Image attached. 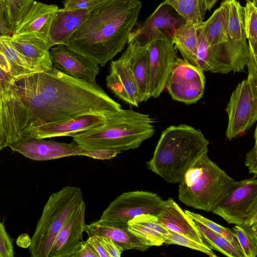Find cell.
I'll use <instances>...</instances> for the list:
<instances>
[{
    "mask_svg": "<svg viewBox=\"0 0 257 257\" xmlns=\"http://www.w3.org/2000/svg\"><path fill=\"white\" fill-rule=\"evenodd\" d=\"M35 0H0V36H12Z\"/></svg>",
    "mask_w": 257,
    "mask_h": 257,
    "instance_id": "obj_25",
    "label": "cell"
},
{
    "mask_svg": "<svg viewBox=\"0 0 257 257\" xmlns=\"http://www.w3.org/2000/svg\"><path fill=\"white\" fill-rule=\"evenodd\" d=\"M205 85V77L200 68L184 58L176 59L166 86L173 100L186 104L195 103L202 97Z\"/></svg>",
    "mask_w": 257,
    "mask_h": 257,
    "instance_id": "obj_10",
    "label": "cell"
},
{
    "mask_svg": "<svg viewBox=\"0 0 257 257\" xmlns=\"http://www.w3.org/2000/svg\"><path fill=\"white\" fill-rule=\"evenodd\" d=\"M248 44L249 49L252 52L257 62V42L248 40Z\"/></svg>",
    "mask_w": 257,
    "mask_h": 257,
    "instance_id": "obj_47",
    "label": "cell"
},
{
    "mask_svg": "<svg viewBox=\"0 0 257 257\" xmlns=\"http://www.w3.org/2000/svg\"><path fill=\"white\" fill-rule=\"evenodd\" d=\"M185 213L194 220L197 221L216 233L225 238L243 256V251L239 241L233 230L225 227L203 216L189 210Z\"/></svg>",
    "mask_w": 257,
    "mask_h": 257,
    "instance_id": "obj_33",
    "label": "cell"
},
{
    "mask_svg": "<svg viewBox=\"0 0 257 257\" xmlns=\"http://www.w3.org/2000/svg\"><path fill=\"white\" fill-rule=\"evenodd\" d=\"M257 224V195L250 205L247 212L244 225L253 227Z\"/></svg>",
    "mask_w": 257,
    "mask_h": 257,
    "instance_id": "obj_42",
    "label": "cell"
},
{
    "mask_svg": "<svg viewBox=\"0 0 257 257\" xmlns=\"http://www.w3.org/2000/svg\"><path fill=\"white\" fill-rule=\"evenodd\" d=\"M83 200L81 189L74 186H65L50 196L31 239L29 249L32 256L49 257L57 234Z\"/></svg>",
    "mask_w": 257,
    "mask_h": 257,
    "instance_id": "obj_6",
    "label": "cell"
},
{
    "mask_svg": "<svg viewBox=\"0 0 257 257\" xmlns=\"http://www.w3.org/2000/svg\"><path fill=\"white\" fill-rule=\"evenodd\" d=\"M153 123L149 114L121 109L102 125L76 134L73 142L90 150H134L154 135Z\"/></svg>",
    "mask_w": 257,
    "mask_h": 257,
    "instance_id": "obj_4",
    "label": "cell"
},
{
    "mask_svg": "<svg viewBox=\"0 0 257 257\" xmlns=\"http://www.w3.org/2000/svg\"><path fill=\"white\" fill-rule=\"evenodd\" d=\"M127 229L142 243L150 247L163 245L169 233L157 216L151 214L134 218L127 222Z\"/></svg>",
    "mask_w": 257,
    "mask_h": 257,
    "instance_id": "obj_22",
    "label": "cell"
},
{
    "mask_svg": "<svg viewBox=\"0 0 257 257\" xmlns=\"http://www.w3.org/2000/svg\"><path fill=\"white\" fill-rule=\"evenodd\" d=\"M96 235L103 248L107 251L110 257H119L123 249L117 244L111 238L102 236Z\"/></svg>",
    "mask_w": 257,
    "mask_h": 257,
    "instance_id": "obj_40",
    "label": "cell"
},
{
    "mask_svg": "<svg viewBox=\"0 0 257 257\" xmlns=\"http://www.w3.org/2000/svg\"><path fill=\"white\" fill-rule=\"evenodd\" d=\"M71 257H98V255L86 240L80 242Z\"/></svg>",
    "mask_w": 257,
    "mask_h": 257,
    "instance_id": "obj_41",
    "label": "cell"
},
{
    "mask_svg": "<svg viewBox=\"0 0 257 257\" xmlns=\"http://www.w3.org/2000/svg\"><path fill=\"white\" fill-rule=\"evenodd\" d=\"M144 33L148 35L149 89L151 97L157 98L166 88L177 58L176 48L168 32L156 28Z\"/></svg>",
    "mask_w": 257,
    "mask_h": 257,
    "instance_id": "obj_7",
    "label": "cell"
},
{
    "mask_svg": "<svg viewBox=\"0 0 257 257\" xmlns=\"http://www.w3.org/2000/svg\"><path fill=\"white\" fill-rule=\"evenodd\" d=\"M257 195V178L236 181L213 213L229 224L243 225L248 209Z\"/></svg>",
    "mask_w": 257,
    "mask_h": 257,
    "instance_id": "obj_12",
    "label": "cell"
},
{
    "mask_svg": "<svg viewBox=\"0 0 257 257\" xmlns=\"http://www.w3.org/2000/svg\"><path fill=\"white\" fill-rule=\"evenodd\" d=\"M244 31L247 40L257 42V5L246 2L243 7Z\"/></svg>",
    "mask_w": 257,
    "mask_h": 257,
    "instance_id": "obj_35",
    "label": "cell"
},
{
    "mask_svg": "<svg viewBox=\"0 0 257 257\" xmlns=\"http://www.w3.org/2000/svg\"><path fill=\"white\" fill-rule=\"evenodd\" d=\"M236 182L206 154L183 176L178 198L187 206L213 212Z\"/></svg>",
    "mask_w": 257,
    "mask_h": 257,
    "instance_id": "obj_5",
    "label": "cell"
},
{
    "mask_svg": "<svg viewBox=\"0 0 257 257\" xmlns=\"http://www.w3.org/2000/svg\"><path fill=\"white\" fill-rule=\"evenodd\" d=\"M246 2H253V3H255V0H245Z\"/></svg>",
    "mask_w": 257,
    "mask_h": 257,
    "instance_id": "obj_51",
    "label": "cell"
},
{
    "mask_svg": "<svg viewBox=\"0 0 257 257\" xmlns=\"http://www.w3.org/2000/svg\"><path fill=\"white\" fill-rule=\"evenodd\" d=\"M199 45L197 53V66L203 72L208 69V46L203 37L198 33Z\"/></svg>",
    "mask_w": 257,
    "mask_h": 257,
    "instance_id": "obj_37",
    "label": "cell"
},
{
    "mask_svg": "<svg viewBox=\"0 0 257 257\" xmlns=\"http://www.w3.org/2000/svg\"><path fill=\"white\" fill-rule=\"evenodd\" d=\"M254 147H257V125L254 134Z\"/></svg>",
    "mask_w": 257,
    "mask_h": 257,
    "instance_id": "obj_49",
    "label": "cell"
},
{
    "mask_svg": "<svg viewBox=\"0 0 257 257\" xmlns=\"http://www.w3.org/2000/svg\"><path fill=\"white\" fill-rule=\"evenodd\" d=\"M91 12L86 9H58L52 20L48 38L49 47L66 45L87 19Z\"/></svg>",
    "mask_w": 257,
    "mask_h": 257,
    "instance_id": "obj_19",
    "label": "cell"
},
{
    "mask_svg": "<svg viewBox=\"0 0 257 257\" xmlns=\"http://www.w3.org/2000/svg\"><path fill=\"white\" fill-rule=\"evenodd\" d=\"M248 59L246 64L248 70V81L254 95L257 98V62L254 56L249 49Z\"/></svg>",
    "mask_w": 257,
    "mask_h": 257,
    "instance_id": "obj_38",
    "label": "cell"
},
{
    "mask_svg": "<svg viewBox=\"0 0 257 257\" xmlns=\"http://www.w3.org/2000/svg\"><path fill=\"white\" fill-rule=\"evenodd\" d=\"M85 232L88 236L97 235L109 237L124 251L135 249L143 251L150 247L142 243L131 233L128 230L127 226L118 225L99 219L87 224Z\"/></svg>",
    "mask_w": 257,
    "mask_h": 257,
    "instance_id": "obj_23",
    "label": "cell"
},
{
    "mask_svg": "<svg viewBox=\"0 0 257 257\" xmlns=\"http://www.w3.org/2000/svg\"><path fill=\"white\" fill-rule=\"evenodd\" d=\"M166 200L157 194L144 191L124 192L112 201L103 212L100 220L118 225L143 214L157 216L163 210Z\"/></svg>",
    "mask_w": 257,
    "mask_h": 257,
    "instance_id": "obj_8",
    "label": "cell"
},
{
    "mask_svg": "<svg viewBox=\"0 0 257 257\" xmlns=\"http://www.w3.org/2000/svg\"><path fill=\"white\" fill-rule=\"evenodd\" d=\"M87 241L92 246L95 252L98 254V257H110L109 255L103 248L96 235L88 236Z\"/></svg>",
    "mask_w": 257,
    "mask_h": 257,
    "instance_id": "obj_43",
    "label": "cell"
},
{
    "mask_svg": "<svg viewBox=\"0 0 257 257\" xmlns=\"http://www.w3.org/2000/svg\"><path fill=\"white\" fill-rule=\"evenodd\" d=\"M228 1V42L237 47H248L244 26L243 7L237 0Z\"/></svg>",
    "mask_w": 257,
    "mask_h": 257,
    "instance_id": "obj_28",
    "label": "cell"
},
{
    "mask_svg": "<svg viewBox=\"0 0 257 257\" xmlns=\"http://www.w3.org/2000/svg\"><path fill=\"white\" fill-rule=\"evenodd\" d=\"M58 9L55 5L35 1L13 35L33 34L48 42L51 23Z\"/></svg>",
    "mask_w": 257,
    "mask_h": 257,
    "instance_id": "obj_20",
    "label": "cell"
},
{
    "mask_svg": "<svg viewBox=\"0 0 257 257\" xmlns=\"http://www.w3.org/2000/svg\"><path fill=\"white\" fill-rule=\"evenodd\" d=\"M165 243L185 246L201 251L211 257L217 256L206 243H201L187 236L169 230Z\"/></svg>",
    "mask_w": 257,
    "mask_h": 257,
    "instance_id": "obj_34",
    "label": "cell"
},
{
    "mask_svg": "<svg viewBox=\"0 0 257 257\" xmlns=\"http://www.w3.org/2000/svg\"><path fill=\"white\" fill-rule=\"evenodd\" d=\"M255 4H256L257 5V0H255Z\"/></svg>",
    "mask_w": 257,
    "mask_h": 257,
    "instance_id": "obj_52",
    "label": "cell"
},
{
    "mask_svg": "<svg viewBox=\"0 0 257 257\" xmlns=\"http://www.w3.org/2000/svg\"><path fill=\"white\" fill-rule=\"evenodd\" d=\"M204 241L212 249L228 257H243L225 238L216 233L200 222L194 220Z\"/></svg>",
    "mask_w": 257,
    "mask_h": 257,
    "instance_id": "obj_30",
    "label": "cell"
},
{
    "mask_svg": "<svg viewBox=\"0 0 257 257\" xmlns=\"http://www.w3.org/2000/svg\"><path fill=\"white\" fill-rule=\"evenodd\" d=\"M161 4L173 8L185 22L197 26L204 22L207 9L203 0H164Z\"/></svg>",
    "mask_w": 257,
    "mask_h": 257,
    "instance_id": "obj_29",
    "label": "cell"
},
{
    "mask_svg": "<svg viewBox=\"0 0 257 257\" xmlns=\"http://www.w3.org/2000/svg\"><path fill=\"white\" fill-rule=\"evenodd\" d=\"M9 147L34 161H48L72 156H83L95 159L108 160L120 152L112 150H90L73 142L68 144L44 139H30L11 144Z\"/></svg>",
    "mask_w": 257,
    "mask_h": 257,
    "instance_id": "obj_9",
    "label": "cell"
},
{
    "mask_svg": "<svg viewBox=\"0 0 257 257\" xmlns=\"http://www.w3.org/2000/svg\"><path fill=\"white\" fill-rule=\"evenodd\" d=\"M36 73L53 68L48 42L33 34L6 36Z\"/></svg>",
    "mask_w": 257,
    "mask_h": 257,
    "instance_id": "obj_17",
    "label": "cell"
},
{
    "mask_svg": "<svg viewBox=\"0 0 257 257\" xmlns=\"http://www.w3.org/2000/svg\"><path fill=\"white\" fill-rule=\"evenodd\" d=\"M207 9V10L210 11L217 0H203Z\"/></svg>",
    "mask_w": 257,
    "mask_h": 257,
    "instance_id": "obj_48",
    "label": "cell"
},
{
    "mask_svg": "<svg viewBox=\"0 0 257 257\" xmlns=\"http://www.w3.org/2000/svg\"><path fill=\"white\" fill-rule=\"evenodd\" d=\"M232 230L241 247L244 257L257 256V235L252 228L234 225Z\"/></svg>",
    "mask_w": 257,
    "mask_h": 257,
    "instance_id": "obj_32",
    "label": "cell"
},
{
    "mask_svg": "<svg viewBox=\"0 0 257 257\" xmlns=\"http://www.w3.org/2000/svg\"><path fill=\"white\" fill-rule=\"evenodd\" d=\"M109 116L86 114L64 121L35 127L23 134L19 141L64 136L73 137L79 133L102 125Z\"/></svg>",
    "mask_w": 257,
    "mask_h": 257,
    "instance_id": "obj_15",
    "label": "cell"
},
{
    "mask_svg": "<svg viewBox=\"0 0 257 257\" xmlns=\"http://www.w3.org/2000/svg\"><path fill=\"white\" fill-rule=\"evenodd\" d=\"M84 200L73 210L57 234L49 257H71L86 231Z\"/></svg>",
    "mask_w": 257,
    "mask_h": 257,
    "instance_id": "obj_16",
    "label": "cell"
},
{
    "mask_svg": "<svg viewBox=\"0 0 257 257\" xmlns=\"http://www.w3.org/2000/svg\"><path fill=\"white\" fill-rule=\"evenodd\" d=\"M121 109L97 83L54 67L22 77L0 88V150L32 128L86 114L109 116Z\"/></svg>",
    "mask_w": 257,
    "mask_h": 257,
    "instance_id": "obj_1",
    "label": "cell"
},
{
    "mask_svg": "<svg viewBox=\"0 0 257 257\" xmlns=\"http://www.w3.org/2000/svg\"><path fill=\"white\" fill-rule=\"evenodd\" d=\"M159 222L168 230L206 243L193 219L171 198L166 200L163 210L157 216Z\"/></svg>",
    "mask_w": 257,
    "mask_h": 257,
    "instance_id": "obj_21",
    "label": "cell"
},
{
    "mask_svg": "<svg viewBox=\"0 0 257 257\" xmlns=\"http://www.w3.org/2000/svg\"><path fill=\"white\" fill-rule=\"evenodd\" d=\"M31 240L26 234L20 235L17 239V244L22 247H29L31 244Z\"/></svg>",
    "mask_w": 257,
    "mask_h": 257,
    "instance_id": "obj_45",
    "label": "cell"
},
{
    "mask_svg": "<svg viewBox=\"0 0 257 257\" xmlns=\"http://www.w3.org/2000/svg\"><path fill=\"white\" fill-rule=\"evenodd\" d=\"M252 229L253 230L254 233L257 235V224L254 227H252Z\"/></svg>",
    "mask_w": 257,
    "mask_h": 257,
    "instance_id": "obj_50",
    "label": "cell"
},
{
    "mask_svg": "<svg viewBox=\"0 0 257 257\" xmlns=\"http://www.w3.org/2000/svg\"><path fill=\"white\" fill-rule=\"evenodd\" d=\"M139 0H110L94 10L66 45L102 67L127 44L142 7Z\"/></svg>",
    "mask_w": 257,
    "mask_h": 257,
    "instance_id": "obj_2",
    "label": "cell"
},
{
    "mask_svg": "<svg viewBox=\"0 0 257 257\" xmlns=\"http://www.w3.org/2000/svg\"><path fill=\"white\" fill-rule=\"evenodd\" d=\"M228 1H223L210 18L199 27L198 33L208 47L225 44L228 42L227 22Z\"/></svg>",
    "mask_w": 257,
    "mask_h": 257,
    "instance_id": "obj_24",
    "label": "cell"
},
{
    "mask_svg": "<svg viewBox=\"0 0 257 257\" xmlns=\"http://www.w3.org/2000/svg\"><path fill=\"white\" fill-rule=\"evenodd\" d=\"M249 173L257 178V159L247 167Z\"/></svg>",
    "mask_w": 257,
    "mask_h": 257,
    "instance_id": "obj_46",
    "label": "cell"
},
{
    "mask_svg": "<svg viewBox=\"0 0 257 257\" xmlns=\"http://www.w3.org/2000/svg\"><path fill=\"white\" fill-rule=\"evenodd\" d=\"M109 1L110 0H65L63 5L65 8L86 9L91 12Z\"/></svg>",
    "mask_w": 257,
    "mask_h": 257,
    "instance_id": "obj_39",
    "label": "cell"
},
{
    "mask_svg": "<svg viewBox=\"0 0 257 257\" xmlns=\"http://www.w3.org/2000/svg\"><path fill=\"white\" fill-rule=\"evenodd\" d=\"M106 83L107 87L113 94L129 105L138 107L141 102L136 80L121 57L111 61Z\"/></svg>",
    "mask_w": 257,
    "mask_h": 257,
    "instance_id": "obj_18",
    "label": "cell"
},
{
    "mask_svg": "<svg viewBox=\"0 0 257 257\" xmlns=\"http://www.w3.org/2000/svg\"><path fill=\"white\" fill-rule=\"evenodd\" d=\"M50 55L53 67L75 78L96 83L100 70L96 63L64 44L51 48Z\"/></svg>",
    "mask_w": 257,
    "mask_h": 257,
    "instance_id": "obj_14",
    "label": "cell"
},
{
    "mask_svg": "<svg viewBox=\"0 0 257 257\" xmlns=\"http://www.w3.org/2000/svg\"><path fill=\"white\" fill-rule=\"evenodd\" d=\"M208 145L202 133L192 126H169L162 132L147 167L168 183H179L187 170L208 153Z\"/></svg>",
    "mask_w": 257,
    "mask_h": 257,
    "instance_id": "obj_3",
    "label": "cell"
},
{
    "mask_svg": "<svg viewBox=\"0 0 257 257\" xmlns=\"http://www.w3.org/2000/svg\"><path fill=\"white\" fill-rule=\"evenodd\" d=\"M257 159V147H253L246 155L245 165L247 167L252 162Z\"/></svg>",
    "mask_w": 257,
    "mask_h": 257,
    "instance_id": "obj_44",
    "label": "cell"
},
{
    "mask_svg": "<svg viewBox=\"0 0 257 257\" xmlns=\"http://www.w3.org/2000/svg\"><path fill=\"white\" fill-rule=\"evenodd\" d=\"M0 69L14 80L36 73L6 36H0Z\"/></svg>",
    "mask_w": 257,
    "mask_h": 257,
    "instance_id": "obj_26",
    "label": "cell"
},
{
    "mask_svg": "<svg viewBox=\"0 0 257 257\" xmlns=\"http://www.w3.org/2000/svg\"><path fill=\"white\" fill-rule=\"evenodd\" d=\"M137 82L141 102L151 97L149 89L148 35L138 29L131 34L126 50L120 56Z\"/></svg>",
    "mask_w": 257,
    "mask_h": 257,
    "instance_id": "obj_13",
    "label": "cell"
},
{
    "mask_svg": "<svg viewBox=\"0 0 257 257\" xmlns=\"http://www.w3.org/2000/svg\"><path fill=\"white\" fill-rule=\"evenodd\" d=\"M14 254L12 241L2 222L0 223V257H13Z\"/></svg>",
    "mask_w": 257,
    "mask_h": 257,
    "instance_id": "obj_36",
    "label": "cell"
},
{
    "mask_svg": "<svg viewBox=\"0 0 257 257\" xmlns=\"http://www.w3.org/2000/svg\"><path fill=\"white\" fill-rule=\"evenodd\" d=\"M225 110L228 115L225 135L229 141L244 133L257 121V98L247 79L237 85Z\"/></svg>",
    "mask_w": 257,
    "mask_h": 257,
    "instance_id": "obj_11",
    "label": "cell"
},
{
    "mask_svg": "<svg viewBox=\"0 0 257 257\" xmlns=\"http://www.w3.org/2000/svg\"><path fill=\"white\" fill-rule=\"evenodd\" d=\"M199 27L185 22L177 27L172 35L174 46L183 58L196 66Z\"/></svg>",
    "mask_w": 257,
    "mask_h": 257,
    "instance_id": "obj_27",
    "label": "cell"
},
{
    "mask_svg": "<svg viewBox=\"0 0 257 257\" xmlns=\"http://www.w3.org/2000/svg\"><path fill=\"white\" fill-rule=\"evenodd\" d=\"M160 4L156 10L137 29L147 32L153 29H159L173 35L178 24L168 11Z\"/></svg>",
    "mask_w": 257,
    "mask_h": 257,
    "instance_id": "obj_31",
    "label": "cell"
}]
</instances>
